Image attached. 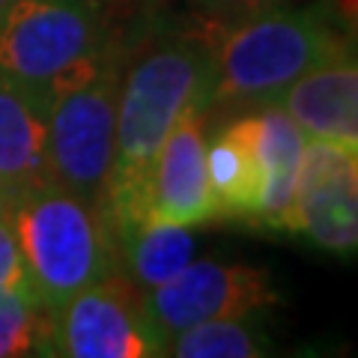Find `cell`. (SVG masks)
<instances>
[{
    "label": "cell",
    "mask_w": 358,
    "mask_h": 358,
    "mask_svg": "<svg viewBox=\"0 0 358 358\" xmlns=\"http://www.w3.org/2000/svg\"><path fill=\"white\" fill-rule=\"evenodd\" d=\"M212 33H164L126 60L117 99L114 162L102 212L114 239L150 221V176L162 143L194 108H212Z\"/></svg>",
    "instance_id": "obj_1"
},
{
    "label": "cell",
    "mask_w": 358,
    "mask_h": 358,
    "mask_svg": "<svg viewBox=\"0 0 358 358\" xmlns=\"http://www.w3.org/2000/svg\"><path fill=\"white\" fill-rule=\"evenodd\" d=\"M352 51V36L334 21L329 0L301 9L278 6L236 27L212 33V108L275 105L284 90L320 63Z\"/></svg>",
    "instance_id": "obj_2"
},
{
    "label": "cell",
    "mask_w": 358,
    "mask_h": 358,
    "mask_svg": "<svg viewBox=\"0 0 358 358\" xmlns=\"http://www.w3.org/2000/svg\"><path fill=\"white\" fill-rule=\"evenodd\" d=\"M13 218L27 281L54 313L117 268V245L105 212L57 182L21 194L13 203Z\"/></svg>",
    "instance_id": "obj_3"
},
{
    "label": "cell",
    "mask_w": 358,
    "mask_h": 358,
    "mask_svg": "<svg viewBox=\"0 0 358 358\" xmlns=\"http://www.w3.org/2000/svg\"><path fill=\"white\" fill-rule=\"evenodd\" d=\"M117 42L102 0H15L0 18V72L51 102Z\"/></svg>",
    "instance_id": "obj_4"
},
{
    "label": "cell",
    "mask_w": 358,
    "mask_h": 358,
    "mask_svg": "<svg viewBox=\"0 0 358 358\" xmlns=\"http://www.w3.org/2000/svg\"><path fill=\"white\" fill-rule=\"evenodd\" d=\"M126 45L117 42L93 72L69 84L48 108V167L51 182L102 209L114 162L117 99L126 69Z\"/></svg>",
    "instance_id": "obj_5"
},
{
    "label": "cell",
    "mask_w": 358,
    "mask_h": 358,
    "mask_svg": "<svg viewBox=\"0 0 358 358\" xmlns=\"http://www.w3.org/2000/svg\"><path fill=\"white\" fill-rule=\"evenodd\" d=\"M54 355L159 358L167 341L150 322L143 289L114 268L54 313Z\"/></svg>",
    "instance_id": "obj_6"
},
{
    "label": "cell",
    "mask_w": 358,
    "mask_h": 358,
    "mask_svg": "<svg viewBox=\"0 0 358 358\" xmlns=\"http://www.w3.org/2000/svg\"><path fill=\"white\" fill-rule=\"evenodd\" d=\"M278 301L281 293L266 268L233 260H192L143 293L150 322L164 341L194 322L260 313Z\"/></svg>",
    "instance_id": "obj_7"
},
{
    "label": "cell",
    "mask_w": 358,
    "mask_h": 358,
    "mask_svg": "<svg viewBox=\"0 0 358 358\" xmlns=\"http://www.w3.org/2000/svg\"><path fill=\"white\" fill-rule=\"evenodd\" d=\"M289 233L334 257L358 245V143L308 138L301 150Z\"/></svg>",
    "instance_id": "obj_8"
},
{
    "label": "cell",
    "mask_w": 358,
    "mask_h": 358,
    "mask_svg": "<svg viewBox=\"0 0 358 358\" xmlns=\"http://www.w3.org/2000/svg\"><path fill=\"white\" fill-rule=\"evenodd\" d=\"M206 110H188L162 143L150 176V221L203 227L218 221L206 176Z\"/></svg>",
    "instance_id": "obj_9"
},
{
    "label": "cell",
    "mask_w": 358,
    "mask_h": 358,
    "mask_svg": "<svg viewBox=\"0 0 358 358\" xmlns=\"http://www.w3.org/2000/svg\"><path fill=\"white\" fill-rule=\"evenodd\" d=\"M278 108L305 131V138L358 143V63L352 51L320 63L293 81Z\"/></svg>",
    "instance_id": "obj_10"
},
{
    "label": "cell",
    "mask_w": 358,
    "mask_h": 358,
    "mask_svg": "<svg viewBox=\"0 0 358 358\" xmlns=\"http://www.w3.org/2000/svg\"><path fill=\"white\" fill-rule=\"evenodd\" d=\"M48 108L51 102L42 93L0 72V182L13 194V203L51 182Z\"/></svg>",
    "instance_id": "obj_11"
},
{
    "label": "cell",
    "mask_w": 358,
    "mask_h": 358,
    "mask_svg": "<svg viewBox=\"0 0 358 358\" xmlns=\"http://www.w3.org/2000/svg\"><path fill=\"white\" fill-rule=\"evenodd\" d=\"M206 176L215 200L218 221H251L257 218L263 194V167L257 159L251 114L206 134Z\"/></svg>",
    "instance_id": "obj_12"
},
{
    "label": "cell",
    "mask_w": 358,
    "mask_h": 358,
    "mask_svg": "<svg viewBox=\"0 0 358 358\" xmlns=\"http://www.w3.org/2000/svg\"><path fill=\"white\" fill-rule=\"evenodd\" d=\"M251 129L257 159L263 167V194L254 224L289 233V209H293L299 162L308 138L278 105H263L257 114H251Z\"/></svg>",
    "instance_id": "obj_13"
},
{
    "label": "cell",
    "mask_w": 358,
    "mask_h": 358,
    "mask_svg": "<svg viewBox=\"0 0 358 358\" xmlns=\"http://www.w3.org/2000/svg\"><path fill=\"white\" fill-rule=\"evenodd\" d=\"M117 245V268L131 278L143 293L164 284L179 268L194 260L197 239L192 227L164 221H147L143 227L114 239Z\"/></svg>",
    "instance_id": "obj_14"
},
{
    "label": "cell",
    "mask_w": 358,
    "mask_h": 358,
    "mask_svg": "<svg viewBox=\"0 0 358 358\" xmlns=\"http://www.w3.org/2000/svg\"><path fill=\"white\" fill-rule=\"evenodd\" d=\"M272 352L275 343L260 322V313L194 322L167 341V355L176 358H260Z\"/></svg>",
    "instance_id": "obj_15"
},
{
    "label": "cell",
    "mask_w": 358,
    "mask_h": 358,
    "mask_svg": "<svg viewBox=\"0 0 358 358\" xmlns=\"http://www.w3.org/2000/svg\"><path fill=\"white\" fill-rule=\"evenodd\" d=\"M54 355V310L33 287L0 293V358Z\"/></svg>",
    "instance_id": "obj_16"
},
{
    "label": "cell",
    "mask_w": 358,
    "mask_h": 358,
    "mask_svg": "<svg viewBox=\"0 0 358 358\" xmlns=\"http://www.w3.org/2000/svg\"><path fill=\"white\" fill-rule=\"evenodd\" d=\"M188 3H192V13L200 21V27L218 33L263 13H272V9L284 6L287 0H188Z\"/></svg>",
    "instance_id": "obj_17"
},
{
    "label": "cell",
    "mask_w": 358,
    "mask_h": 358,
    "mask_svg": "<svg viewBox=\"0 0 358 358\" xmlns=\"http://www.w3.org/2000/svg\"><path fill=\"white\" fill-rule=\"evenodd\" d=\"M24 287H30L27 266H24V254H21L13 206H9L0 212V293L24 289Z\"/></svg>",
    "instance_id": "obj_18"
},
{
    "label": "cell",
    "mask_w": 358,
    "mask_h": 358,
    "mask_svg": "<svg viewBox=\"0 0 358 358\" xmlns=\"http://www.w3.org/2000/svg\"><path fill=\"white\" fill-rule=\"evenodd\" d=\"M338 13L350 18V24H355V0H338Z\"/></svg>",
    "instance_id": "obj_19"
},
{
    "label": "cell",
    "mask_w": 358,
    "mask_h": 358,
    "mask_svg": "<svg viewBox=\"0 0 358 358\" xmlns=\"http://www.w3.org/2000/svg\"><path fill=\"white\" fill-rule=\"evenodd\" d=\"M9 206H13V194H9V192H6V185L0 182V212L9 209Z\"/></svg>",
    "instance_id": "obj_20"
},
{
    "label": "cell",
    "mask_w": 358,
    "mask_h": 358,
    "mask_svg": "<svg viewBox=\"0 0 358 358\" xmlns=\"http://www.w3.org/2000/svg\"><path fill=\"white\" fill-rule=\"evenodd\" d=\"M13 3H15V0H0V18H3V13H6V9L13 6Z\"/></svg>",
    "instance_id": "obj_21"
}]
</instances>
